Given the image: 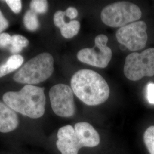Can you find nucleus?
I'll use <instances>...</instances> for the list:
<instances>
[{
	"mask_svg": "<svg viewBox=\"0 0 154 154\" xmlns=\"http://www.w3.org/2000/svg\"><path fill=\"white\" fill-rule=\"evenodd\" d=\"M147 99L150 104L154 105V83H149L147 86Z\"/></svg>",
	"mask_w": 154,
	"mask_h": 154,
	"instance_id": "20",
	"label": "nucleus"
},
{
	"mask_svg": "<svg viewBox=\"0 0 154 154\" xmlns=\"http://www.w3.org/2000/svg\"><path fill=\"white\" fill-rule=\"evenodd\" d=\"M23 63V58L20 54H13L8 58L5 63L0 65V78L19 69Z\"/></svg>",
	"mask_w": 154,
	"mask_h": 154,
	"instance_id": "11",
	"label": "nucleus"
},
{
	"mask_svg": "<svg viewBox=\"0 0 154 154\" xmlns=\"http://www.w3.org/2000/svg\"><path fill=\"white\" fill-rule=\"evenodd\" d=\"M142 15L141 10L135 4L126 2H117L106 6L101 11L102 22L112 28H122L139 20Z\"/></svg>",
	"mask_w": 154,
	"mask_h": 154,
	"instance_id": "5",
	"label": "nucleus"
},
{
	"mask_svg": "<svg viewBox=\"0 0 154 154\" xmlns=\"http://www.w3.org/2000/svg\"><path fill=\"white\" fill-rule=\"evenodd\" d=\"M66 17L70 18V20H73L78 15V11L77 9L74 7H69L65 11Z\"/></svg>",
	"mask_w": 154,
	"mask_h": 154,
	"instance_id": "21",
	"label": "nucleus"
},
{
	"mask_svg": "<svg viewBox=\"0 0 154 154\" xmlns=\"http://www.w3.org/2000/svg\"><path fill=\"white\" fill-rule=\"evenodd\" d=\"M54 72V58L48 53L34 57L22 66L13 76L16 82L33 85L42 82Z\"/></svg>",
	"mask_w": 154,
	"mask_h": 154,
	"instance_id": "4",
	"label": "nucleus"
},
{
	"mask_svg": "<svg viewBox=\"0 0 154 154\" xmlns=\"http://www.w3.org/2000/svg\"><path fill=\"white\" fill-rule=\"evenodd\" d=\"M11 36L6 33L0 34V48H5L11 44Z\"/></svg>",
	"mask_w": 154,
	"mask_h": 154,
	"instance_id": "19",
	"label": "nucleus"
},
{
	"mask_svg": "<svg viewBox=\"0 0 154 154\" xmlns=\"http://www.w3.org/2000/svg\"><path fill=\"white\" fill-rule=\"evenodd\" d=\"M4 103L23 116L37 119L45 112L44 88L26 85L18 91H9L3 95Z\"/></svg>",
	"mask_w": 154,
	"mask_h": 154,
	"instance_id": "3",
	"label": "nucleus"
},
{
	"mask_svg": "<svg viewBox=\"0 0 154 154\" xmlns=\"http://www.w3.org/2000/svg\"><path fill=\"white\" fill-rule=\"evenodd\" d=\"M108 37L104 34H99L95 39L93 48H85L77 53V58L81 62L100 68L108 66L111 58L112 50L107 46Z\"/></svg>",
	"mask_w": 154,
	"mask_h": 154,
	"instance_id": "7",
	"label": "nucleus"
},
{
	"mask_svg": "<svg viewBox=\"0 0 154 154\" xmlns=\"http://www.w3.org/2000/svg\"><path fill=\"white\" fill-rule=\"evenodd\" d=\"M57 138L56 145L62 154H78L82 147H94L100 143L98 132L85 122L77 123L74 127L71 125L62 127Z\"/></svg>",
	"mask_w": 154,
	"mask_h": 154,
	"instance_id": "2",
	"label": "nucleus"
},
{
	"mask_svg": "<svg viewBox=\"0 0 154 154\" xmlns=\"http://www.w3.org/2000/svg\"><path fill=\"white\" fill-rule=\"evenodd\" d=\"M19 119L16 111L0 101V132L8 133L16 130Z\"/></svg>",
	"mask_w": 154,
	"mask_h": 154,
	"instance_id": "10",
	"label": "nucleus"
},
{
	"mask_svg": "<svg viewBox=\"0 0 154 154\" xmlns=\"http://www.w3.org/2000/svg\"><path fill=\"white\" fill-rule=\"evenodd\" d=\"M123 72L127 78L132 81H139L144 77L154 76V48L127 55Z\"/></svg>",
	"mask_w": 154,
	"mask_h": 154,
	"instance_id": "6",
	"label": "nucleus"
},
{
	"mask_svg": "<svg viewBox=\"0 0 154 154\" xmlns=\"http://www.w3.org/2000/svg\"><path fill=\"white\" fill-rule=\"evenodd\" d=\"M71 87L77 97L88 106L102 104L110 95V88L106 80L91 70L76 72L72 77Z\"/></svg>",
	"mask_w": 154,
	"mask_h": 154,
	"instance_id": "1",
	"label": "nucleus"
},
{
	"mask_svg": "<svg viewBox=\"0 0 154 154\" xmlns=\"http://www.w3.org/2000/svg\"><path fill=\"white\" fill-rule=\"evenodd\" d=\"M51 106L57 116L71 117L75 112L74 93L72 88L65 84H57L49 91Z\"/></svg>",
	"mask_w": 154,
	"mask_h": 154,
	"instance_id": "9",
	"label": "nucleus"
},
{
	"mask_svg": "<svg viewBox=\"0 0 154 154\" xmlns=\"http://www.w3.org/2000/svg\"><path fill=\"white\" fill-rule=\"evenodd\" d=\"M66 16L65 11H59L55 12L54 15V23L55 26L57 28H60L62 26V25L66 22L65 17Z\"/></svg>",
	"mask_w": 154,
	"mask_h": 154,
	"instance_id": "17",
	"label": "nucleus"
},
{
	"mask_svg": "<svg viewBox=\"0 0 154 154\" xmlns=\"http://www.w3.org/2000/svg\"><path fill=\"white\" fill-rule=\"evenodd\" d=\"M147 29L144 21L132 22L119 28L116 33V37L121 44L130 51H138L146 47L148 40Z\"/></svg>",
	"mask_w": 154,
	"mask_h": 154,
	"instance_id": "8",
	"label": "nucleus"
},
{
	"mask_svg": "<svg viewBox=\"0 0 154 154\" xmlns=\"http://www.w3.org/2000/svg\"><path fill=\"white\" fill-rule=\"evenodd\" d=\"M143 141L150 154H154V126L149 127L143 135Z\"/></svg>",
	"mask_w": 154,
	"mask_h": 154,
	"instance_id": "15",
	"label": "nucleus"
},
{
	"mask_svg": "<svg viewBox=\"0 0 154 154\" xmlns=\"http://www.w3.org/2000/svg\"><path fill=\"white\" fill-rule=\"evenodd\" d=\"M30 7L31 11L36 14H44L48 11V4L45 0H33L30 2Z\"/></svg>",
	"mask_w": 154,
	"mask_h": 154,
	"instance_id": "16",
	"label": "nucleus"
},
{
	"mask_svg": "<svg viewBox=\"0 0 154 154\" xmlns=\"http://www.w3.org/2000/svg\"><path fill=\"white\" fill-rule=\"evenodd\" d=\"M9 26V22L0 10V34Z\"/></svg>",
	"mask_w": 154,
	"mask_h": 154,
	"instance_id": "22",
	"label": "nucleus"
},
{
	"mask_svg": "<svg viewBox=\"0 0 154 154\" xmlns=\"http://www.w3.org/2000/svg\"><path fill=\"white\" fill-rule=\"evenodd\" d=\"M80 27V23L77 20L65 22L60 28L61 34L65 38H72L79 33Z\"/></svg>",
	"mask_w": 154,
	"mask_h": 154,
	"instance_id": "12",
	"label": "nucleus"
},
{
	"mask_svg": "<svg viewBox=\"0 0 154 154\" xmlns=\"http://www.w3.org/2000/svg\"><path fill=\"white\" fill-rule=\"evenodd\" d=\"M11 47L10 51L14 54H18L22 50L27 47L29 45V41L26 37L21 35L15 34L11 36Z\"/></svg>",
	"mask_w": 154,
	"mask_h": 154,
	"instance_id": "13",
	"label": "nucleus"
},
{
	"mask_svg": "<svg viewBox=\"0 0 154 154\" xmlns=\"http://www.w3.org/2000/svg\"><path fill=\"white\" fill-rule=\"evenodd\" d=\"M23 23L29 31L37 30L39 27V22L37 14L31 10L26 11L23 17Z\"/></svg>",
	"mask_w": 154,
	"mask_h": 154,
	"instance_id": "14",
	"label": "nucleus"
},
{
	"mask_svg": "<svg viewBox=\"0 0 154 154\" xmlns=\"http://www.w3.org/2000/svg\"><path fill=\"white\" fill-rule=\"evenodd\" d=\"M6 3L12 11L18 14L22 10V2L20 0H6Z\"/></svg>",
	"mask_w": 154,
	"mask_h": 154,
	"instance_id": "18",
	"label": "nucleus"
}]
</instances>
